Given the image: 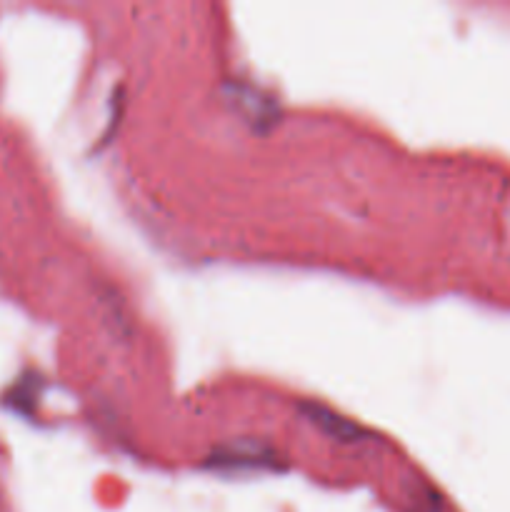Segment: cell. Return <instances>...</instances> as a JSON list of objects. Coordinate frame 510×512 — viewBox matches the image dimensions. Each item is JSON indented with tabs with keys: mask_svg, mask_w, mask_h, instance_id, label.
I'll return each instance as SVG.
<instances>
[{
	"mask_svg": "<svg viewBox=\"0 0 510 512\" xmlns=\"http://www.w3.org/2000/svg\"><path fill=\"white\" fill-rule=\"evenodd\" d=\"M308 413H310V418H313V423H318L320 428L328 430L330 435H338V438H350V435H358V428H353L350 423H345V420L338 418V415L318 408V405L308 408Z\"/></svg>",
	"mask_w": 510,
	"mask_h": 512,
	"instance_id": "6da1fadb",
	"label": "cell"
}]
</instances>
